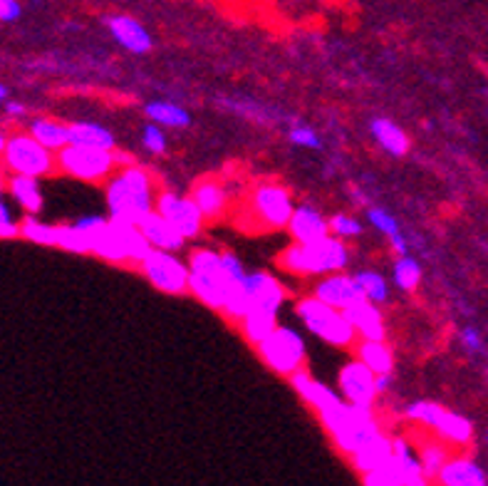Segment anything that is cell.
<instances>
[{"label":"cell","mask_w":488,"mask_h":486,"mask_svg":"<svg viewBox=\"0 0 488 486\" xmlns=\"http://www.w3.org/2000/svg\"><path fill=\"white\" fill-rule=\"evenodd\" d=\"M156 184L144 166H117V171L105 181V202L112 219L139 224L156 206Z\"/></svg>","instance_id":"cell-1"},{"label":"cell","mask_w":488,"mask_h":486,"mask_svg":"<svg viewBox=\"0 0 488 486\" xmlns=\"http://www.w3.org/2000/svg\"><path fill=\"white\" fill-rule=\"evenodd\" d=\"M318 417H320L322 427L327 429V434L337 444V450L345 451V454H352L367 439L382 432L372 407L350 404L345 397L330 404V407H325L322 412H318Z\"/></svg>","instance_id":"cell-2"},{"label":"cell","mask_w":488,"mask_h":486,"mask_svg":"<svg viewBox=\"0 0 488 486\" xmlns=\"http://www.w3.org/2000/svg\"><path fill=\"white\" fill-rule=\"evenodd\" d=\"M350 263V251H347L342 238L327 236L318 238L312 243H293L278 256V266L293 275H325V273L345 271Z\"/></svg>","instance_id":"cell-3"},{"label":"cell","mask_w":488,"mask_h":486,"mask_svg":"<svg viewBox=\"0 0 488 486\" xmlns=\"http://www.w3.org/2000/svg\"><path fill=\"white\" fill-rule=\"evenodd\" d=\"M295 313L315 338H320V340L335 345V347H350L358 340V332L347 321L345 310L335 308L318 296H308L298 300Z\"/></svg>","instance_id":"cell-4"},{"label":"cell","mask_w":488,"mask_h":486,"mask_svg":"<svg viewBox=\"0 0 488 486\" xmlns=\"http://www.w3.org/2000/svg\"><path fill=\"white\" fill-rule=\"evenodd\" d=\"M0 159L11 174H23V177L43 179L58 169V152L37 142L30 131L11 134Z\"/></svg>","instance_id":"cell-5"},{"label":"cell","mask_w":488,"mask_h":486,"mask_svg":"<svg viewBox=\"0 0 488 486\" xmlns=\"http://www.w3.org/2000/svg\"><path fill=\"white\" fill-rule=\"evenodd\" d=\"M120 166V156L114 149H95V147H80L67 144L58 152V169L67 177L87 184H102L107 181Z\"/></svg>","instance_id":"cell-6"},{"label":"cell","mask_w":488,"mask_h":486,"mask_svg":"<svg viewBox=\"0 0 488 486\" xmlns=\"http://www.w3.org/2000/svg\"><path fill=\"white\" fill-rule=\"evenodd\" d=\"M256 350L263 363L283 378H290L295 370L305 368V357H308L303 335L287 325H278L265 340L256 345Z\"/></svg>","instance_id":"cell-7"},{"label":"cell","mask_w":488,"mask_h":486,"mask_svg":"<svg viewBox=\"0 0 488 486\" xmlns=\"http://www.w3.org/2000/svg\"><path fill=\"white\" fill-rule=\"evenodd\" d=\"M367 486H421L427 484V474L421 469L419 454L402 437L394 439V451L387 462L374 472L362 476Z\"/></svg>","instance_id":"cell-8"},{"label":"cell","mask_w":488,"mask_h":486,"mask_svg":"<svg viewBox=\"0 0 488 486\" xmlns=\"http://www.w3.org/2000/svg\"><path fill=\"white\" fill-rule=\"evenodd\" d=\"M139 271L161 293L169 296L189 293V261H181L177 251L152 249L139 263Z\"/></svg>","instance_id":"cell-9"},{"label":"cell","mask_w":488,"mask_h":486,"mask_svg":"<svg viewBox=\"0 0 488 486\" xmlns=\"http://www.w3.org/2000/svg\"><path fill=\"white\" fill-rule=\"evenodd\" d=\"M250 209L265 228H287V221L295 211L290 191L280 184H261L250 196Z\"/></svg>","instance_id":"cell-10"},{"label":"cell","mask_w":488,"mask_h":486,"mask_svg":"<svg viewBox=\"0 0 488 486\" xmlns=\"http://www.w3.org/2000/svg\"><path fill=\"white\" fill-rule=\"evenodd\" d=\"M154 209L164 216L169 224L174 226L186 241L201 236L206 219H203L201 209L196 206V202H193L191 196H184V194H177V191H159V194H156Z\"/></svg>","instance_id":"cell-11"},{"label":"cell","mask_w":488,"mask_h":486,"mask_svg":"<svg viewBox=\"0 0 488 486\" xmlns=\"http://www.w3.org/2000/svg\"><path fill=\"white\" fill-rule=\"evenodd\" d=\"M340 394L350 404L359 407H374V400L380 397L377 390V375L362 363V360H350L345 368L340 370Z\"/></svg>","instance_id":"cell-12"},{"label":"cell","mask_w":488,"mask_h":486,"mask_svg":"<svg viewBox=\"0 0 488 486\" xmlns=\"http://www.w3.org/2000/svg\"><path fill=\"white\" fill-rule=\"evenodd\" d=\"M312 296H318L325 303H330L335 308L345 310L350 308L352 303H358L365 298L362 288L355 281V275H347L345 271H335V273H325L320 281L315 283V291Z\"/></svg>","instance_id":"cell-13"},{"label":"cell","mask_w":488,"mask_h":486,"mask_svg":"<svg viewBox=\"0 0 488 486\" xmlns=\"http://www.w3.org/2000/svg\"><path fill=\"white\" fill-rule=\"evenodd\" d=\"M246 293H248V310L278 313V310L283 308V303H286V288L271 273H248L246 275Z\"/></svg>","instance_id":"cell-14"},{"label":"cell","mask_w":488,"mask_h":486,"mask_svg":"<svg viewBox=\"0 0 488 486\" xmlns=\"http://www.w3.org/2000/svg\"><path fill=\"white\" fill-rule=\"evenodd\" d=\"M105 23H107L109 36L114 37L117 45H122L127 52L146 55L152 50V45H154L149 30L137 18H131V15H109Z\"/></svg>","instance_id":"cell-15"},{"label":"cell","mask_w":488,"mask_h":486,"mask_svg":"<svg viewBox=\"0 0 488 486\" xmlns=\"http://www.w3.org/2000/svg\"><path fill=\"white\" fill-rule=\"evenodd\" d=\"M345 315L358 332L359 340H384L387 328H384V318H382L377 303L362 298L358 303H352L350 308H345Z\"/></svg>","instance_id":"cell-16"},{"label":"cell","mask_w":488,"mask_h":486,"mask_svg":"<svg viewBox=\"0 0 488 486\" xmlns=\"http://www.w3.org/2000/svg\"><path fill=\"white\" fill-rule=\"evenodd\" d=\"M287 231H290L293 241L312 243V241L330 234V219H325L315 206L303 203V206H295V211L287 221Z\"/></svg>","instance_id":"cell-17"},{"label":"cell","mask_w":488,"mask_h":486,"mask_svg":"<svg viewBox=\"0 0 488 486\" xmlns=\"http://www.w3.org/2000/svg\"><path fill=\"white\" fill-rule=\"evenodd\" d=\"M437 482L444 486H484L488 479L476 459H471L466 454H456V457H449L446 464L441 466Z\"/></svg>","instance_id":"cell-18"},{"label":"cell","mask_w":488,"mask_h":486,"mask_svg":"<svg viewBox=\"0 0 488 486\" xmlns=\"http://www.w3.org/2000/svg\"><path fill=\"white\" fill-rule=\"evenodd\" d=\"M290 385H293V390L300 394V400L308 402L315 412H322L325 407H330V404H335L337 400H342V394H337L333 387H327L325 382L312 378L305 368L295 370V372L290 375Z\"/></svg>","instance_id":"cell-19"},{"label":"cell","mask_w":488,"mask_h":486,"mask_svg":"<svg viewBox=\"0 0 488 486\" xmlns=\"http://www.w3.org/2000/svg\"><path fill=\"white\" fill-rule=\"evenodd\" d=\"M191 199L201 209L206 221H218L221 216L228 211V191L221 181L216 179H201L193 189H191Z\"/></svg>","instance_id":"cell-20"},{"label":"cell","mask_w":488,"mask_h":486,"mask_svg":"<svg viewBox=\"0 0 488 486\" xmlns=\"http://www.w3.org/2000/svg\"><path fill=\"white\" fill-rule=\"evenodd\" d=\"M139 228H142V234L146 236V241L152 243V249L179 251L181 246L186 243V238L181 236L179 231L169 224L167 219L159 214L156 209L152 214L144 216L142 221H139Z\"/></svg>","instance_id":"cell-21"},{"label":"cell","mask_w":488,"mask_h":486,"mask_svg":"<svg viewBox=\"0 0 488 486\" xmlns=\"http://www.w3.org/2000/svg\"><path fill=\"white\" fill-rule=\"evenodd\" d=\"M394 451V439H390L387 434H374L372 439H367L359 450H355L350 457H352V466L358 469L359 474L365 476L369 472H374L377 466L387 462L392 457Z\"/></svg>","instance_id":"cell-22"},{"label":"cell","mask_w":488,"mask_h":486,"mask_svg":"<svg viewBox=\"0 0 488 486\" xmlns=\"http://www.w3.org/2000/svg\"><path fill=\"white\" fill-rule=\"evenodd\" d=\"M431 432H437V437L444 439L452 447H468L474 442V425H471V419L459 415V412H452L446 407L441 410L439 419H437V425H434Z\"/></svg>","instance_id":"cell-23"},{"label":"cell","mask_w":488,"mask_h":486,"mask_svg":"<svg viewBox=\"0 0 488 486\" xmlns=\"http://www.w3.org/2000/svg\"><path fill=\"white\" fill-rule=\"evenodd\" d=\"M8 191L15 199V203H20V209H25V214H40L43 211V189H40V179L23 177V174H12L8 179Z\"/></svg>","instance_id":"cell-24"},{"label":"cell","mask_w":488,"mask_h":486,"mask_svg":"<svg viewBox=\"0 0 488 486\" xmlns=\"http://www.w3.org/2000/svg\"><path fill=\"white\" fill-rule=\"evenodd\" d=\"M369 131H372V137L377 139L382 149L390 152L392 156H405L409 152V137H406L405 130L399 124H394L392 119H372Z\"/></svg>","instance_id":"cell-25"},{"label":"cell","mask_w":488,"mask_h":486,"mask_svg":"<svg viewBox=\"0 0 488 486\" xmlns=\"http://www.w3.org/2000/svg\"><path fill=\"white\" fill-rule=\"evenodd\" d=\"M28 131L35 137L37 142L45 144L52 152H60L70 144V124H65L60 119L37 117L28 124Z\"/></svg>","instance_id":"cell-26"},{"label":"cell","mask_w":488,"mask_h":486,"mask_svg":"<svg viewBox=\"0 0 488 486\" xmlns=\"http://www.w3.org/2000/svg\"><path fill=\"white\" fill-rule=\"evenodd\" d=\"M70 144L80 147H95V149H114L117 139L114 134L97 124V122H72L70 124Z\"/></svg>","instance_id":"cell-27"},{"label":"cell","mask_w":488,"mask_h":486,"mask_svg":"<svg viewBox=\"0 0 488 486\" xmlns=\"http://www.w3.org/2000/svg\"><path fill=\"white\" fill-rule=\"evenodd\" d=\"M358 360H362L374 375H392L394 355L384 340H359Z\"/></svg>","instance_id":"cell-28"},{"label":"cell","mask_w":488,"mask_h":486,"mask_svg":"<svg viewBox=\"0 0 488 486\" xmlns=\"http://www.w3.org/2000/svg\"><path fill=\"white\" fill-rule=\"evenodd\" d=\"M146 117L156 122V124H161V127H169V130H186L191 124V115L184 108H179L177 102H164V100H159V102H149L146 108Z\"/></svg>","instance_id":"cell-29"},{"label":"cell","mask_w":488,"mask_h":486,"mask_svg":"<svg viewBox=\"0 0 488 486\" xmlns=\"http://www.w3.org/2000/svg\"><path fill=\"white\" fill-rule=\"evenodd\" d=\"M275 328H278V313H271V310H248L240 318V331L246 335V340L253 345L265 340Z\"/></svg>","instance_id":"cell-30"},{"label":"cell","mask_w":488,"mask_h":486,"mask_svg":"<svg viewBox=\"0 0 488 486\" xmlns=\"http://www.w3.org/2000/svg\"><path fill=\"white\" fill-rule=\"evenodd\" d=\"M367 219L369 224L374 226L380 234H384V236L392 241V249L397 256H405V253H409V246H406V238L402 236V228H399V224H397V219H394L390 211H384V209H367Z\"/></svg>","instance_id":"cell-31"},{"label":"cell","mask_w":488,"mask_h":486,"mask_svg":"<svg viewBox=\"0 0 488 486\" xmlns=\"http://www.w3.org/2000/svg\"><path fill=\"white\" fill-rule=\"evenodd\" d=\"M419 462H421V469H424V474L427 479H437L439 474V469L446 464V459L452 457L449 454V447H446V442L444 439H429V442H421V447H419Z\"/></svg>","instance_id":"cell-32"},{"label":"cell","mask_w":488,"mask_h":486,"mask_svg":"<svg viewBox=\"0 0 488 486\" xmlns=\"http://www.w3.org/2000/svg\"><path fill=\"white\" fill-rule=\"evenodd\" d=\"M20 236L37 246H55L58 249V226L40 221L35 214H28L20 221Z\"/></svg>","instance_id":"cell-33"},{"label":"cell","mask_w":488,"mask_h":486,"mask_svg":"<svg viewBox=\"0 0 488 486\" xmlns=\"http://www.w3.org/2000/svg\"><path fill=\"white\" fill-rule=\"evenodd\" d=\"M419 281H421V266L417 259H412L409 253L399 256L394 263V285L409 293V291H417Z\"/></svg>","instance_id":"cell-34"},{"label":"cell","mask_w":488,"mask_h":486,"mask_svg":"<svg viewBox=\"0 0 488 486\" xmlns=\"http://www.w3.org/2000/svg\"><path fill=\"white\" fill-rule=\"evenodd\" d=\"M355 281L362 288V293L367 300L372 303H387V298H390V285L384 281V275H380L377 271H359L355 273Z\"/></svg>","instance_id":"cell-35"},{"label":"cell","mask_w":488,"mask_h":486,"mask_svg":"<svg viewBox=\"0 0 488 486\" xmlns=\"http://www.w3.org/2000/svg\"><path fill=\"white\" fill-rule=\"evenodd\" d=\"M58 249L67 253H90V241L77 224L58 226Z\"/></svg>","instance_id":"cell-36"},{"label":"cell","mask_w":488,"mask_h":486,"mask_svg":"<svg viewBox=\"0 0 488 486\" xmlns=\"http://www.w3.org/2000/svg\"><path fill=\"white\" fill-rule=\"evenodd\" d=\"M441 410H444V407H441L439 402L419 400V402H412L406 407V417H409L412 422L421 425V427L434 429V425H437V419H439L441 415Z\"/></svg>","instance_id":"cell-37"},{"label":"cell","mask_w":488,"mask_h":486,"mask_svg":"<svg viewBox=\"0 0 488 486\" xmlns=\"http://www.w3.org/2000/svg\"><path fill=\"white\" fill-rule=\"evenodd\" d=\"M142 144L146 152H152V155H164L167 152V131L161 124H146L142 130Z\"/></svg>","instance_id":"cell-38"},{"label":"cell","mask_w":488,"mask_h":486,"mask_svg":"<svg viewBox=\"0 0 488 486\" xmlns=\"http://www.w3.org/2000/svg\"><path fill=\"white\" fill-rule=\"evenodd\" d=\"M330 234L337 238H358L362 234V224H359L355 216H347V214H335L330 219Z\"/></svg>","instance_id":"cell-39"},{"label":"cell","mask_w":488,"mask_h":486,"mask_svg":"<svg viewBox=\"0 0 488 486\" xmlns=\"http://www.w3.org/2000/svg\"><path fill=\"white\" fill-rule=\"evenodd\" d=\"M20 236V221H15L11 206L3 202L0 196V238H18Z\"/></svg>","instance_id":"cell-40"},{"label":"cell","mask_w":488,"mask_h":486,"mask_svg":"<svg viewBox=\"0 0 488 486\" xmlns=\"http://www.w3.org/2000/svg\"><path fill=\"white\" fill-rule=\"evenodd\" d=\"M287 139L295 144V147H305V149H320V137L315 131L300 124V127H293L287 131Z\"/></svg>","instance_id":"cell-41"},{"label":"cell","mask_w":488,"mask_h":486,"mask_svg":"<svg viewBox=\"0 0 488 486\" xmlns=\"http://www.w3.org/2000/svg\"><path fill=\"white\" fill-rule=\"evenodd\" d=\"M461 343L468 353H484V338L476 328H464L461 331Z\"/></svg>","instance_id":"cell-42"},{"label":"cell","mask_w":488,"mask_h":486,"mask_svg":"<svg viewBox=\"0 0 488 486\" xmlns=\"http://www.w3.org/2000/svg\"><path fill=\"white\" fill-rule=\"evenodd\" d=\"M20 3L18 0H0V23H12L20 18Z\"/></svg>","instance_id":"cell-43"},{"label":"cell","mask_w":488,"mask_h":486,"mask_svg":"<svg viewBox=\"0 0 488 486\" xmlns=\"http://www.w3.org/2000/svg\"><path fill=\"white\" fill-rule=\"evenodd\" d=\"M5 115H8V117H23L25 108L20 102H8V105H5Z\"/></svg>","instance_id":"cell-44"},{"label":"cell","mask_w":488,"mask_h":486,"mask_svg":"<svg viewBox=\"0 0 488 486\" xmlns=\"http://www.w3.org/2000/svg\"><path fill=\"white\" fill-rule=\"evenodd\" d=\"M390 382H392V375H377V390H380V394L390 390Z\"/></svg>","instance_id":"cell-45"},{"label":"cell","mask_w":488,"mask_h":486,"mask_svg":"<svg viewBox=\"0 0 488 486\" xmlns=\"http://www.w3.org/2000/svg\"><path fill=\"white\" fill-rule=\"evenodd\" d=\"M5 142H8V134L0 130V156H3V149H5Z\"/></svg>","instance_id":"cell-46"},{"label":"cell","mask_w":488,"mask_h":486,"mask_svg":"<svg viewBox=\"0 0 488 486\" xmlns=\"http://www.w3.org/2000/svg\"><path fill=\"white\" fill-rule=\"evenodd\" d=\"M5 189H8V181H5V179L0 177V196L5 194Z\"/></svg>","instance_id":"cell-47"},{"label":"cell","mask_w":488,"mask_h":486,"mask_svg":"<svg viewBox=\"0 0 488 486\" xmlns=\"http://www.w3.org/2000/svg\"><path fill=\"white\" fill-rule=\"evenodd\" d=\"M5 97H8V90H5V87H3V84H0V102H3V100H5Z\"/></svg>","instance_id":"cell-48"},{"label":"cell","mask_w":488,"mask_h":486,"mask_svg":"<svg viewBox=\"0 0 488 486\" xmlns=\"http://www.w3.org/2000/svg\"><path fill=\"white\" fill-rule=\"evenodd\" d=\"M486 442H488V432H486Z\"/></svg>","instance_id":"cell-49"}]
</instances>
